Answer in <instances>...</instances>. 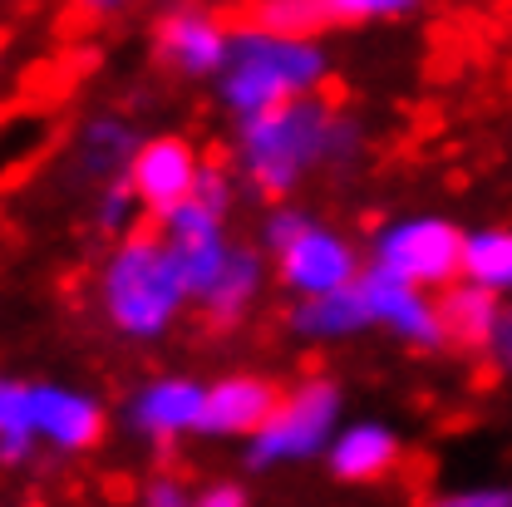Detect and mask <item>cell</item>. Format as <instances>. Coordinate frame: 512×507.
I'll list each match as a JSON object with an SVG mask.
<instances>
[{
	"mask_svg": "<svg viewBox=\"0 0 512 507\" xmlns=\"http://www.w3.org/2000/svg\"><path fill=\"white\" fill-rule=\"evenodd\" d=\"M232 158L256 197L291 202L316 173L355 168L365 158V124L325 94H301L237 119Z\"/></svg>",
	"mask_w": 512,
	"mask_h": 507,
	"instance_id": "cell-1",
	"label": "cell"
},
{
	"mask_svg": "<svg viewBox=\"0 0 512 507\" xmlns=\"http://www.w3.org/2000/svg\"><path fill=\"white\" fill-rule=\"evenodd\" d=\"M192 306L188 276H183V261L168 247V237L153 227V232H124L104 266H99V311L104 325L124 340H163L178 316Z\"/></svg>",
	"mask_w": 512,
	"mask_h": 507,
	"instance_id": "cell-2",
	"label": "cell"
},
{
	"mask_svg": "<svg viewBox=\"0 0 512 507\" xmlns=\"http://www.w3.org/2000/svg\"><path fill=\"white\" fill-rule=\"evenodd\" d=\"M325 84H330V50L320 40L271 35L252 20H242L232 30L227 64L212 79V94L232 119H247V114L276 109L286 99L320 94Z\"/></svg>",
	"mask_w": 512,
	"mask_h": 507,
	"instance_id": "cell-3",
	"label": "cell"
},
{
	"mask_svg": "<svg viewBox=\"0 0 512 507\" xmlns=\"http://www.w3.org/2000/svg\"><path fill=\"white\" fill-rule=\"evenodd\" d=\"M261 247L276 266V281L301 301V296H325V291H340L350 286L370 261L360 256V247L330 227L311 217L306 207L296 202H271L266 222H261Z\"/></svg>",
	"mask_w": 512,
	"mask_h": 507,
	"instance_id": "cell-4",
	"label": "cell"
},
{
	"mask_svg": "<svg viewBox=\"0 0 512 507\" xmlns=\"http://www.w3.org/2000/svg\"><path fill=\"white\" fill-rule=\"evenodd\" d=\"M345 414V394L330 375H306L291 389H281L271 419L247 439V468L252 473H276V468H296L325 458V448L340 429Z\"/></svg>",
	"mask_w": 512,
	"mask_h": 507,
	"instance_id": "cell-5",
	"label": "cell"
},
{
	"mask_svg": "<svg viewBox=\"0 0 512 507\" xmlns=\"http://www.w3.org/2000/svg\"><path fill=\"white\" fill-rule=\"evenodd\" d=\"M370 266H384L424 291H444L463 271V227L434 212L394 217L370 237Z\"/></svg>",
	"mask_w": 512,
	"mask_h": 507,
	"instance_id": "cell-6",
	"label": "cell"
},
{
	"mask_svg": "<svg viewBox=\"0 0 512 507\" xmlns=\"http://www.w3.org/2000/svg\"><path fill=\"white\" fill-rule=\"evenodd\" d=\"M232 30L237 25H227L217 10L173 0V10H163L153 25V60L178 79H217L232 50Z\"/></svg>",
	"mask_w": 512,
	"mask_h": 507,
	"instance_id": "cell-7",
	"label": "cell"
},
{
	"mask_svg": "<svg viewBox=\"0 0 512 507\" xmlns=\"http://www.w3.org/2000/svg\"><path fill=\"white\" fill-rule=\"evenodd\" d=\"M30 429L40 453H89L109 434V409L79 384L30 380Z\"/></svg>",
	"mask_w": 512,
	"mask_h": 507,
	"instance_id": "cell-8",
	"label": "cell"
},
{
	"mask_svg": "<svg viewBox=\"0 0 512 507\" xmlns=\"http://www.w3.org/2000/svg\"><path fill=\"white\" fill-rule=\"evenodd\" d=\"M202 404L207 384L192 375H158L143 380L124 404V429L148 439L153 448H173L188 434H202Z\"/></svg>",
	"mask_w": 512,
	"mask_h": 507,
	"instance_id": "cell-9",
	"label": "cell"
},
{
	"mask_svg": "<svg viewBox=\"0 0 512 507\" xmlns=\"http://www.w3.org/2000/svg\"><path fill=\"white\" fill-rule=\"evenodd\" d=\"M360 286H365V301H370V325L414 345V350H439L448 345L444 320H439V296L384 271V266H365L360 271Z\"/></svg>",
	"mask_w": 512,
	"mask_h": 507,
	"instance_id": "cell-10",
	"label": "cell"
},
{
	"mask_svg": "<svg viewBox=\"0 0 512 507\" xmlns=\"http://www.w3.org/2000/svg\"><path fill=\"white\" fill-rule=\"evenodd\" d=\"M202 168H207V158H202V148L192 138H183V133H153V138L138 143V153L128 163V188H133L143 212L158 217V212L178 207L183 197L197 192Z\"/></svg>",
	"mask_w": 512,
	"mask_h": 507,
	"instance_id": "cell-11",
	"label": "cell"
},
{
	"mask_svg": "<svg viewBox=\"0 0 512 507\" xmlns=\"http://www.w3.org/2000/svg\"><path fill=\"white\" fill-rule=\"evenodd\" d=\"M281 399V384L266 375H222L207 384V404H202V439H252L256 429L271 419Z\"/></svg>",
	"mask_w": 512,
	"mask_h": 507,
	"instance_id": "cell-12",
	"label": "cell"
},
{
	"mask_svg": "<svg viewBox=\"0 0 512 507\" xmlns=\"http://www.w3.org/2000/svg\"><path fill=\"white\" fill-rule=\"evenodd\" d=\"M399 463H404V439L384 419L340 424L325 448V468L340 483H384L389 473H399Z\"/></svg>",
	"mask_w": 512,
	"mask_h": 507,
	"instance_id": "cell-13",
	"label": "cell"
},
{
	"mask_svg": "<svg viewBox=\"0 0 512 507\" xmlns=\"http://www.w3.org/2000/svg\"><path fill=\"white\" fill-rule=\"evenodd\" d=\"M261 286H266V256H261V247L232 242L227 256L217 261V271L197 286L192 306L212 320V325H237V320H247V311L256 306Z\"/></svg>",
	"mask_w": 512,
	"mask_h": 507,
	"instance_id": "cell-14",
	"label": "cell"
},
{
	"mask_svg": "<svg viewBox=\"0 0 512 507\" xmlns=\"http://www.w3.org/2000/svg\"><path fill=\"white\" fill-rule=\"evenodd\" d=\"M138 143L143 138L133 133L128 119L99 114V119H89V124L74 133V173L84 183H94V188H104L114 178H128V163H133Z\"/></svg>",
	"mask_w": 512,
	"mask_h": 507,
	"instance_id": "cell-15",
	"label": "cell"
},
{
	"mask_svg": "<svg viewBox=\"0 0 512 507\" xmlns=\"http://www.w3.org/2000/svg\"><path fill=\"white\" fill-rule=\"evenodd\" d=\"M503 311H508V301H503L498 291L468 281V276L448 281L444 296H439L444 335H448V345H458V350H488V340H493Z\"/></svg>",
	"mask_w": 512,
	"mask_h": 507,
	"instance_id": "cell-16",
	"label": "cell"
},
{
	"mask_svg": "<svg viewBox=\"0 0 512 507\" xmlns=\"http://www.w3.org/2000/svg\"><path fill=\"white\" fill-rule=\"evenodd\" d=\"M291 330L306 335V340H350V335L375 330V325H370V301H365L360 276H355L350 286H340V291L301 296L296 311H291Z\"/></svg>",
	"mask_w": 512,
	"mask_h": 507,
	"instance_id": "cell-17",
	"label": "cell"
},
{
	"mask_svg": "<svg viewBox=\"0 0 512 507\" xmlns=\"http://www.w3.org/2000/svg\"><path fill=\"white\" fill-rule=\"evenodd\" d=\"M468 281L498 291L503 301L512 296V227H478L463 232V271Z\"/></svg>",
	"mask_w": 512,
	"mask_h": 507,
	"instance_id": "cell-18",
	"label": "cell"
},
{
	"mask_svg": "<svg viewBox=\"0 0 512 507\" xmlns=\"http://www.w3.org/2000/svg\"><path fill=\"white\" fill-rule=\"evenodd\" d=\"M35 429H30V380L0 375V468L35 463Z\"/></svg>",
	"mask_w": 512,
	"mask_h": 507,
	"instance_id": "cell-19",
	"label": "cell"
},
{
	"mask_svg": "<svg viewBox=\"0 0 512 507\" xmlns=\"http://www.w3.org/2000/svg\"><path fill=\"white\" fill-rule=\"evenodd\" d=\"M153 222H158V232L173 242V252H188V247H207V242H227V237H232V232H227V212H217V207L202 202L197 192L183 197L178 207L158 212Z\"/></svg>",
	"mask_w": 512,
	"mask_h": 507,
	"instance_id": "cell-20",
	"label": "cell"
},
{
	"mask_svg": "<svg viewBox=\"0 0 512 507\" xmlns=\"http://www.w3.org/2000/svg\"><path fill=\"white\" fill-rule=\"evenodd\" d=\"M247 20L271 35H301V40H320L335 25L325 0H252Z\"/></svg>",
	"mask_w": 512,
	"mask_h": 507,
	"instance_id": "cell-21",
	"label": "cell"
},
{
	"mask_svg": "<svg viewBox=\"0 0 512 507\" xmlns=\"http://www.w3.org/2000/svg\"><path fill=\"white\" fill-rule=\"evenodd\" d=\"M138 212H143V207H138V197L128 188V178H114V183L94 188V227H99V237L119 242L124 232H133Z\"/></svg>",
	"mask_w": 512,
	"mask_h": 507,
	"instance_id": "cell-22",
	"label": "cell"
},
{
	"mask_svg": "<svg viewBox=\"0 0 512 507\" xmlns=\"http://www.w3.org/2000/svg\"><path fill=\"white\" fill-rule=\"evenodd\" d=\"M335 25H399L424 10V0H325Z\"/></svg>",
	"mask_w": 512,
	"mask_h": 507,
	"instance_id": "cell-23",
	"label": "cell"
},
{
	"mask_svg": "<svg viewBox=\"0 0 512 507\" xmlns=\"http://www.w3.org/2000/svg\"><path fill=\"white\" fill-rule=\"evenodd\" d=\"M429 507H512V488L508 483H478V488H453L439 493Z\"/></svg>",
	"mask_w": 512,
	"mask_h": 507,
	"instance_id": "cell-24",
	"label": "cell"
},
{
	"mask_svg": "<svg viewBox=\"0 0 512 507\" xmlns=\"http://www.w3.org/2000/svg\"><path fill=\"white\" fill-rule=\"evenodd\" d=\"M138 507H192V493H188V483H183V478L158 473V478H148V483H143Z\"/></svg>",
	"mask_w": 512,
	"mask_h": 507,
	"instance_id": "cell-25",
	"label": "cell"
},
{
	"mask_svg": "<svg viewBox=\"0 0 512 507\" xmlns=\"http://www.w3.org/2000/svg\"><path fill=\"white\" fill-rule=\"evenodd\" d=\"M192 507H252L242 483H207L202 493H192Z\"/></svg>",
	"mask_w": 512,
	"mask_h": 507,
	"instance_id": "cell-26",
	"label": "cell"
},
{
	"mask_svg": "<svg viewBox=\"0 0 512 507\" xmlns=\"http://www.w3.org/2000/svg\"><path fill=\"white\" fill-rule=\"evenodd\" d=\"M488 355H493L498 375H508V380H512V306L503 311L498 330H493V340H488Z\"/></svg>",
	"mask_w": 512,
	"mask_h": 507,
	"instance_id": "cell-27",
	"label": "cell"
},
{
	"mask_svg": "<svg viewBox=\"0 0 512 507\" xmlns=\"http://www.w3.org/2000/svg\"><path fill=\"white\" fill-rule=\"evenodd\" d=\"M84 15H94V20H109V15H119V10H128L133 0H74Z\"/></svg>",
	"mask_w": 512,
	"mask_h": 507,
	"instance_id": "cell-28",
	"label": "cell"
},
{
	"mask_svg": "<svg viewBox=\"0 0 512 507\" xmlns=\"http://www.w3.org/2000/svg\"><path fill=\"white\" fill-rule=\"evenodd\" d=\"M163 5H173V0H163Z\"/></svg>",
	"mask_w": 512,
	"mask_h": 507,
	"instance_id": "cell-29",
	"label": "cell"
}]
</instances>
